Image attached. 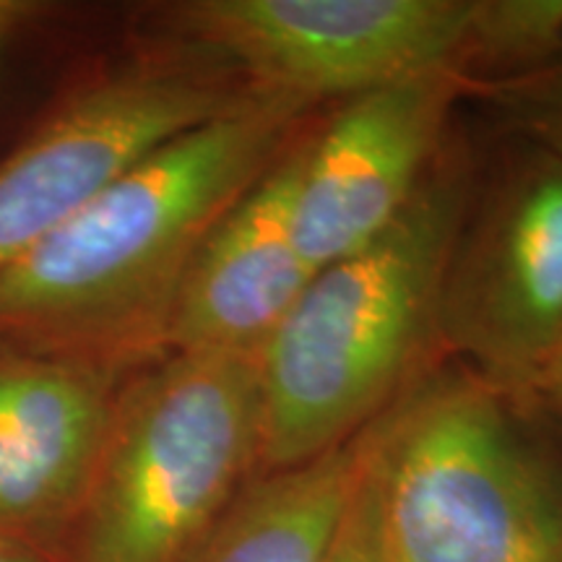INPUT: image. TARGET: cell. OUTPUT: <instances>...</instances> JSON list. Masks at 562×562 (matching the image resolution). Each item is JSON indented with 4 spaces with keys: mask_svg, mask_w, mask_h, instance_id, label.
Returning <instances> with one entry per match:
<instances>
[{
    "mask_svg": "<svg viewBox=\"0 0 562 562\" xmlns=\"http://www.w3.org/2000/svg\"><path fill=\"white\" fill-rule=\"evenodd\" d=\"M311 112L261 94L138 161L0 271V349L125 370L165 355L195 252Z\"/></svg>",
    "mask_w": 562,
    "mask_h": 562,
    "instance_id": "cell-1",
    "label": "cell"
},
{
    "mask_svg": "<svg viewBox=\"0 0 562 562\" xmlns=\"http://www.w3.org/2000/svg\"><path fill=\"white\" fill-rule=\"evenodd\" d=\"M472 201L467 154L442 149L378 240L313 273L258 351V476L351 440L417 381L422 351L438 339L442 279Z\"/></svg>",
    "mask_w": 562,
    "mask_h": 562,
    "instance_id": "cell-2",
    "label": "cell"
},
{
    "mask_svg": "<svg viewBox=\"0 0 562 562\" xmlns=\"http://www.w3.org/2000/svg\"><path fill=\"white\" fill-rule=\"evenodd\" d=\"M385 562H562V480L518 402L456 364L370 425Z\"/></svg>",
    "mask_w": 562,
    "mask_h": 562,
    "instance_id": "cell-3",
    "label": "cell"
},
{
    "mask_svg": "<svg viewBox=\"0 0 562 562\" xmlns=\"http://www.w3.org/2000/svg\"><path fill=\"white\" fill-rule=\"evenodd\" d=\"M261 463L258 357L165 351L125 378L60 562H188Z\"/></svg>",
    "mask_w": 562,
    "mask_h": 562,
    "instance_id": "cell-4",
    "label": "cell"
},
{
    "mask_svg": "<svg viewBox=\"0 0 562 562\" xmlns=\"http://www.w3.org/2000/svg\"><path fill=\"white\" fill-rule=\"evenodd\" d=\"M269 91L191 42L117 63L0 165V271L182 133Z\"/></svg>",
    "mask_w": 562,
    "mask_h": 562,
    "instance_id": "cell-5",
    "label": "cell"
},
{
    "mask_svg": "<svg viewBox=\"0 0 562 562\" xmlns=\"http://www.w3.org/2000/svg\"><path fill=\"white\" fill-rule=\"evenodd\" d=\"M476 0H195L172 11L191 42L269 94L351 100L419 70L463 66Z\"/></svg>",
    "mask_w": 562,
    "mask_h": 562,
    "instance_id": "cell-6",
    "label": "cell"
},
{
    "mask_svg": "<svg viewBox=\"0 0 562 562\" xmlns=\"http://www.w3.org/2000/svg\"><path fill=\"white\" fill-rule=\"evenodd\" d=\"M438 339L510 396L560 347V157L524 144L472 201L442 279Z\"/></svg>",
    "mask_w": 562,
    "mask_h": 562,
    "instance_id": "cell-7",
    "label": "cell"
},
{
    "mask_svg": "<svg viewBox=\"0 0 562 562\" xmlns=\"http://www.w3.org/2000/svg\"><path fill=\"white\" fill-rule=\"evenodd\" d=\"M469 74L435 66L344 100L307 133L294 188V237L313 271L383 235L419 193Z\"/></svg>",
    "mask_w": 562,
    "mask_h": 562,
    "instance_id": "cell-8",
    "label": "cell"
},
{
    "mask_svg": "<svg viewBox=\"0 0 562 562\" xmlns=\"http://www.w3.org/2000/svg\"><path fill=\"white\" fill-rule=\"evenodd\" d=\"M136 370V368H133ZM131 370L0 349V539L58 554Z\"/></svg>",
    "mask_w": 562,
    "mask_h": 562,
    "instance_id": "cell-9",
    "label": "cell"
},
{
    "mask_svg": "<svg viewBox=\"0 0 562 562\" xmlns=\"http://www.w3.org/2000/svg\"><path fill=\"white\" fill-rule=\"evenodd\" d=\"M307 133L209 232L175 302L167 351L258 357L311 284L292 220Z\"/></svg>",
    "mask_w": 562,
    "mask_h": 562,
    "instance_id": "cell-10",
    "label": "cell"
},
{
    "mask_svg": "<svg viewBox=\"0 0 562 562\" xmlns=\"http://www.w3.org/2000/svg\"><path fill=\"white\" fill-rule=\"evenodd\" d=\"M364 430L318 459L256 476L188 562H321L360 474Z\"/></svg>",
    "mask_w": 562,
    "mask_h": 562,
    "instance_id": "cell-11",
    "label": "cell"
},
{
    "mask_svg": "<svg viewBox=\"0 0 562 562\" xmlns=\"http://www.w3.org/2000/svg\"><path fill=\"white\" fill-rule=\"evenodd\" d=\"M562 50V0H476L463 70L508 79Z\"/></svg>",
    "mask_w": 562,
    "mask_h": 562,
    "instance_id": "cell-12",
    "label": "cell"
},
{
    "mask_svg": "<svg viewBox=\"0 0 562 562\" xmlns=\"http://www.w3.org/2000/svg\"><path fill=\"white\" fill-rule=\"evenodd\" d=\"M480 94L524 144L562 159V50L526 74L482 83Z\"/></svg>",
    "mask_w": 562,
    "mask_h": 562,
    "instance_id": "cell-13",
    "label": "cell"
},
{
    "mask_svg": "<svg viewBox=\"0 0 562 562\" xmlns=\"http://www.w3.org/2000/svg\"><path fill=\"white\" fill-rule=\"evenodd\" d=\"M321 562H385L378 521V490L370 467V425L364 430V453L355 490Z\"/></svg>",
    "mask_w": 562,
    "mask_h": 562,
    "instance_id": "cell-14",
    "label": "cell"
},
{
    "mask_svg": "<svg viewBox=\"0 0 562 562\" xmlns=\"http://www.w3.org/2000/svg\"><path fill=\"white\" fill-rule=\"evenodd\" d=\"M513 398L524 406H533L562 430V344L531 372L529 381Z\"/></svg>",
    "mask_w": 562,
    "mask_h": 562,
    "instance_id": "cell-15",
    "label": "cell"
},
{
    "mask_svg": "<svg viewBox=\"0 0 562 562\" xmlns=\"http://www.w3.org/2000/svg\"><path fill=\"white\" fill-rule=\"evenodd\" d=\"M37 11V5L32 3H19V0H0V53L9 45V40L16 34L19 26H24L26 19H32V13Z\"/></svg>",
    "mask_w": 562,
    "mask_h": 562,
    "instance_id": "cell-16",
    "label": "cell"
},
{
    "mask_svg": "<svg viewBox=\"0 0 562 562\" xmlns=\"http://www.w3.org/2000/svg\"><path fill=\"white\" fill-rule=\"evenodd\" d=\"M0 562H60V560H55L45 552L32 550V547L3 542V539H0Z\"/></svg>",
    "mask_w": 562,
    "mask_h": 562,
    "instance_id": "cell-17",
    "label": "cell"
}]
</instances>
